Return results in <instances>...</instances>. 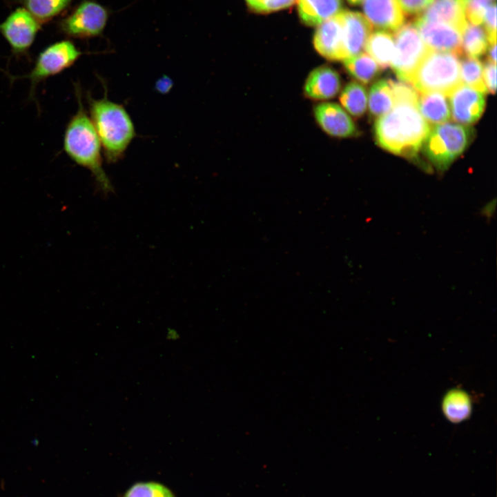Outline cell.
I'll list each match as a JSON object with an SVG mask.
<instances>
[{
  "mask_svg": "<svg viewBox=\"0 0 497 497\" xmlns=\"http://www.w3.org/2000/svg\"><path fill=\"white\" fill-rule=\"evenodd\" d=\"M430 129L418 111L417 103L400 101L377 119L374 135L381 148L409 158L418 154Z\"/></svg>",
  "mask_w": 497,
  "mask_h": 497,
  "instance_id": "6da1fadb",
  "label": "cell"
},
{
  "mask_svg": "<svg viewBox=\"0 0 497 497\" xmlns=\"http://www.w3.org/2000/svg\"><path fill=\"white\" fill-rule=\"evenodd\" d=\"M75 90L78 108L66 126L64 150L74 162L91 172L104 192L112 191L111 182L103 168L101 142L82 104L78 86Z\"/></svg>",
  "mask_w": 497,
  "mask_h": 497,
  "instance_id": "7a4b0ae2",
  "label": "cell"
},
{
  "mask_svg": "<svg viewBox=\"0 0 497 497\" xmlns=\"http://www.w3.org/2000/svg\"><path fill=\"white\" fill-rule=\"evenodd\" d=\"M90 118L101 142L102 152L109 163L122 158L135 137L133 120L126 108L110 101L106 95L96 99L89 96Z\"/></svg>",
  "mask_w": 497,
  "mask_h": 497,
  "instance_id": "3957f363",
  "label": "cell"
},
{
  "mask_svg": "<svg viewBox=\"0 0 497 497\" xmlns=\"http://www.w3.org/2000/svg\"><path fill=\"white\" fill-rule=\"evenodd\" d=\"M409 84L418 92H439L447 96L461 84L458 56L430 50L416 70Z\"/></svg>",
  "mask_w": 497,
  "mask_h": 497,
  "instance_id": "277c9868",
  "label": "cell"
},
{
  "mask_svg": "<svg viewBox=\"0 0 497 497\" xmlns=\"http://www.w3.org/2000/svg\"><path fill=\"white\" fill-rule=\"evenodd\" d=\"M473 134V128L467 125L436 124L422 144L423 153L436 168L446 170L468 146Z\"/></svg>",
  "mask_w": 497,
  "mask_h": 497,
  "instance_id": "5b68a950",
  "label": "cell"
},
{
  "mask_svg": "<svg viewBox=\"0 0 497 497\" xmlns=\"http://www.w3.org/2000/svg\"><path fill=\"white\" fill-rule=\"evenodd\" d=\"M81 55L70 40L55 42L43 49L37 56L32 69L21 77L30 81V98L35 99L38 84L71 67Z\"/></svg>",
  "mask_w": 497,
  "mask_h": 497,
  "instance_id": "8992f818",
  "label": "cell"
},
{
  "mask_svg": "<svg viewBox=\"0 0 497 497\" xmlns=\"http://www.w3.org/2000/svg\"><path fill=\"white\" fill-rule=\"evenodd\" d=\"M395 33V53L391 66L400 80L410 83L416 70L431 50L413 23L403 24Z\"/></svg>",
  "mask_w": 497,
  "mask_h": 497,
  "instance_id": "52a82bcc",
  "label": "cell"
},
{
  "mask_svg": "<svg viewBox=\"0 0 497 497\" xmlns=\"http://www.w3.org/2000/svg\"><path fill=\"white\" fill-rule=\"evenodd\" d=\"M108 18L106 7L93 0H84L59 21L58 28L68 37L92 38L103 33Z\"/></svg>",
  "mask_w": 497,
  "mask_h": 497,
  "instance_id": "ba28073f",
  "label": "cell"
},
{
  "mask_svg": "<svg viewBox=\"0 0 497 497\" xmlns=\"http://www.w3.org/2000/svg\"><path fill=\"white\" fill-rule=\"evenodd\" d=\"M41 27L25 8L19 7L0 23V33L10 46L12 55L18 57L28 55Z\"/></svg>",
  "mask_w": 497,
  "mask_h": 497,
  "instance_id": "9c48e42d",
  "label": "cell"
},
{
  "mask_svg": "<svg viewBox=\"0 0 497 497\" xmlns=\"http://www.w3.org/2000/svg\"><path fill=\"white\" fill-rule=\"evenodd\" d=\"M426 46L433 51L451 52L460 56L462 32L456 28L440 22L416 17L412 22Z\"/></svg>",
  "mask_w": 497,
  "mask_h": 497,
  "instance_id": "30bf717a",
  "label": "cell"
},
{
  "mask_svg": "<svg viewBox=\"0 0 497 497\" xmlns=\"http://www.w3.org/2000/svg\"><path fill=\"white\" fill-rule=\"evenodd\" d=\"M448 96L451 115L458 124L475 123L485 110V94L466 85L460 84Z\"/></svg>",
  "mask_w": 497,
  "mask_h": 497,
  "instance_id": "8fae6325",
  "label": "cell"
},
{
  "mask_svg": "<svg viewBox=\"0 0 497 497\" xmlns=\"http://www.w3.org/2000/svg\"><path fill=\"white\" fill-rule=\"evenodd\" d=\"M313 113L318 126L331 137L347 138L355 136L358 133L350 115L336 103L320 102L314 106Z\"/></svg>",
  "mask_w": 497,
  "mask_h": 497,
  "instance_id": "7c38bea8",
  "label": "cell"
},
{
  "mask_svg": "<svg viewBox=\"0 0 497 497\" xmlns=\"http://www.w3.org/2000/svg\"><path fill=\"white\" fill-rule=\"evenodd\" d=\"M340 12L319 24L313 37L315 50L331 61H343L347 58Z\"/></svg>",
  "mask_w": 497,
  "mask_h": 497,
  "instance_id": "4fadbf2b",
  "label": "cell"
},
{
  "mask_svg": "<svg viewBox=\"0 0 497 497\" xmlns=\"http://www.w3.org/2000/svg\"><path fill=\"white\" fill-rule=\"evenodd\" d=\"M365 17L377 30L396 32L404 23L405 15L398 0H363Z\"/></svg>",
  "mask_w": 497,
  "mask_h": 497,
  "instance_id": "5bb4252c",
  "label": "cell"
},
{
  "mask_svg": "<svg viewBox=\"0 0 497 497\" xmlns=\"http://www.w3.org/2000/svg\"><path fill=\"white\" fill-rule=\"evenodd\" d=\"M340 89L338 72L329 66L323 65L309 73L304 83L303 94L309 99L326 101L335 97Z\"/></svg>",
  "mask_w": 497,
  "mask_h": 497,
  "instance_id": "9a60e30c",
  "label": "cell"
},
{
  "mask_svg": "<svg viewBox=\"0 0 497 497\" xmlns=\"http://www.w3.org/2000/svg\"><path fill=\"white\" fill-rule=\"evenodd\" d=\"M343 27V43L347 58L362 52L372 32L373 26L362 13L341 11ZM346 58V59H347Z\"/></svg>",
  "mask_w": 497,
  "mask_h": 497,
  "instance_id": "2e32d148",
  "label": "cell"
},
{
  "mask_svg": "<svg viewBox=\"0 0 497 497\" xmlns=\"http://www.w3.org/2000/svg\"><path fill=\"white\" fill-rule=\"evenodd\" d=\"M468 0H434L418 17L450 25L462 34L467 26L465 9Z\"/></svg>",
  "mask_w": 497,
  "mask_h": 497,
  "instance_id": "e0dca14e",
  "label": "cell"
},
{
  "mask_svg": "<svg viewBox=\"0 0 497 497\" xmlns=\"http://www.w3.org/2000/svg\"><path fill=\"white\" fill-rule=\"evenodd\" d=\"M417 108L425 120L432 124L445 123L451 117L447 95L442 92H418Z\"/></svg>",
  "mask_w": 497,
  "mask_h": 497,
  "instance_id": "ac0fdd59",
  "label": "cell"
},
{
  "mask_svg": "<svg viewBox=\"0 0 497 497\" xmlns=\"http://www.w3.org/2000/svg\"><path fill=\"white\" fill-rule=\"evenodd\" d=\"M298 12L308 26H318L342 11V0H298Z\"/></svg>",
  "mask_w": 497,
  "mask_h": 497,
  "instance_id": "d6986e66",
  "label": "cell"
},
{
  "mask_svg": "<svg viewBox=\"0 0 497 497\" xmlns=\"http://www.w3.org/2000/svg\"><path fill=\"white\" fill-rule=\"evenodd\" d=\"M364 49L380 69H386L391 66L393 59L394 37L389 31L377 30L369 35Z\"/></svg>",
  "mask_w": 497,
  "mask_h": 497,
  "instance_id": "ffe728a7",
  "label": "cell"
},
{
  "mask_svg": "<svg viewBox=\"0 0 497 497\" xmlns=\"http://www.w3.org/2000/svg\"><path fill=\"white\" fill-rule=\"evenodd\" d=\"M368 106L373 117H381L389 113L395 105L392 80L380 79L371 88Z\"/></svg>",
  "mask_w": 497,
  "mask_h": 497,
  "instance_id": "44dd1931",
  "label": "cell"
},
{
  "mask_svg": "<svg viewBox=\"0 0 497 497\" xmlns=\"http://www.w3.org/2000/svg\"><path fill=\"white\" fill-rule=\"evenodd\" d=\"M350 75L364 84L373 81L380 73V68L368 54L361 52L343 60Z\"/></svg>",
  "mask_w": 497,
  "mask_h": 497,
  "instance_id": "7402d4cb",
  "label": "cell"
},
{
  "mask_svg": "<svg viewBox=\"0 0 497 497\" xmlns=\"http://www.w3.org/2000/svg\"><path fill=\"white\" fill-rule=\"evenodd\" d=\"M341 106L351 115L361 117L367 107V93L365 88L356 81H351L342 89L340 95Z\"/></svg>",
  "mask_w": 497,
  "mask_h": 497,
  "instance_id": "603a6c76",
  "label": "cell"
},
{
  "mask_svg": "<svg viewBox=\"0 0 497 497\" xmlns=\"http://www.w3.org/2000/svg\"><path fill=\"white\" fill-rule=\"evenodd\" d=\"M21 3L41 23L52 20L64 11L72 0H19Z\"/></svg>",
  "mask_w": 497,
  "mask_h": 497,
  "instance_id": "cb8c5ba5",
  "label": "cell"
},
{
  "mask_svg": "<svg viewBox=\"0 0 497 497\" xmlns=\"http://www.w3.org/2000/svg\"><path fill=\"white\" fill-rule=\"evenodd\" d=\"M487 33L480 25L467 23L462 34V50L467 57L478 59L489 46Z\"/></svg>",
  "mask_w": 497,
  "mask_h": 497,
  "instance_id": "d4e9b609",
  "label": "cell"
},
{
  "mask_svg": "<svg viewBox=\"0 0 497 497\" xmlns=\"http://www.w3.org/2000/svg\"><path fill=\"white\" fill-rule=\"evenodd\" d=\"M460 61V79L464 85L484 94L487 92L483 80V66L475 58L465 57Z\"/></svg>",
  "mask_w": 497,
  "mask_h": 497,
  "instance_id": "484cf974",
  "label": "cell"
},
{
  "mask_svg": "<svg viewBox=\"0 0 497 497\" xmlns=\"http://www.w3.org/2000/svg\"><path fill=\"white\" fill-rule=\"evenodd\" d=\"M443 410L447 417L458 422L466 418L470 411L469 398L462 391H453L445 397L443 402Z\"/></svg>",
  "mask_w": 497,
  "mask_h": 497,
  "instance_id": "4316f807",
  "label": "cell"
},
{
  "mask_svg": "<svg viewBox=\"0 0 497 497\" xmlns=\"http://www.w3.org/2000/svg\"><path fill=\"white\" fill-rule=\"evenodd\" d=\"M123 497H175L166 486L155 482L137 483L131 486Z\"/></svg>",
  "mask_w": 497,
  "mask_h": 497,
  "instance_id": "83f0119b",
  "label": "cell"
},
{
  "mask_svg": "<svg viewBox=\"0 0 497 497\" xmlns=\"http://www.w3.org/2000/svg\"><path fill=\"white\" fill-rule=\"evenodd\" d=\"M494 2L492 0H468L465 9L467 22L474 25L483 23L487 8Z\"/></svg>",
  "mask_w": 497,
  "mask_h": 497,
  "instance_id": "f1b7e54d",
  "label": "cell"
},
{
  "mask_svg": "<svg viewBox=\"0 0 497 497\" xmlns=\"http://www.w3.org/2000/svg\"><path fill=\"white\" fill-rule=\"evenodd\" d=\"M298 0H255L250 7L260 12H269L288 8Z\"/></svg>",
  "mask_w": 497,
  "mask_h": 497,
  "instance_id": "f546056e",
  "label": "cell"
},
{
  "mask_svg": "<svg viewBox=\"0 0 497 497\" xmlns=\"http://www.w3.org/2000/svg\"><path fill=\"white\" fill-rule=\"evenodd\" d=\"M483 23L489 43H496V5L495 1L487 8Z\"/></svg>",
  "mask_w": 497,
  "mask_h": 497,
  "instance_id": "4dcf8cb0",
  "label": "cell"
},
{
  "mask_svg": "<svg viewBox=\"0 0 497 497\" xmlns=\"http://www.w3.org/2000/svg\"><path fill=\"white\" fill-rule=\"evenodd\" d=\"M433 1L434 0H398L405 15H419L424 12Z\"/></svg>",
  "mask_w": 497,
  "mask_h": 497,
  "instance_id": "1f68e13d",
  "label": "cell"
},
{
  "mask_svg": "<svg viewBox=\"0 0 497 497\" xmlns=\"http://www.w3.org/2000/svg\"><path fill=\"white\" fill-rule=\"evenodd\" d=\"M483 80L487 92L494 94L496 89V64L487 61L483 66Z\"/></svg>",
  "mask_w": 497,
  "mask_h": 497,
  "instance_id": "d6a6232c",
  "label": "cell"
},
{
  "mask_svg": "<svg viewBox=\"0 0 497 497\" xmlns=\"http://www.w3.org/2000/svg\"><path fill=\"white\" fill-rule=\"evenodd\" d=\"M487 56L489 58V61L493 62L496 64V43H493L489 44V46L487 50Z\"/></svg>",
  "mask_w": 497,
  "mask_h": 497,
  "instance_id": "836d02e7",
  "label": "cell"
},
{
  "mask_svg": "<svg viewBox=\"0 0 497 497\" xmlns=\"http://www.w3.org/2000/svg\"><path fill=\"white\" fill-rule=\"evenodd\" d=\"M495 200L492 204V202L486 204L482 209V214L486 217H491L495 211Z\"/></svg>",
  "mask_w": 497,
  "mask_h": 497,
  "instance_id": "e575fe53",
  "label": "cell"
},
{
  "mask_svg": "<svg viewBox=\"0 0 497 497\" xmlns=\"http://www.w3.org/2000/svg\"><path fill=\"white\" fill-rule=\"evenodd\" d=\"M347 1L351 5H359L361 4L363 0H347Z\"/></svg>",
  "mask_w": 497,
  "mask_h": 497,
  "instance_id": "d590c367",
  "label": "cell"
},
{
  "mask_svg": "<svg viewBox=\"0 0 497 497\" xmlns=\"http://www.w3.org/2000/svg\"><path fill=\"white\" fill-rule=\"evenodd\" d=\"M246 1H247L248 4L249 6H250L252 3H253V2H254L255 0H246Z\"/></svg>",
  "mask_w": 497,
  "mask_h": 497,
  "instance_id": "8d00e7d4",
  "label": "cell"
}]
</instances>
